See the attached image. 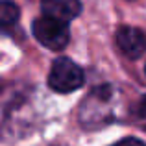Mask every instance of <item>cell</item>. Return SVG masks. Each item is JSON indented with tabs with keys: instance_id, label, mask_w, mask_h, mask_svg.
<instances>
[{
	"instance_id": "6da1fadb",
	"label": "cell",
	"mask_w": 146,
	"mask_h": 146,
	"mask_svg": "<svg viewBox=\"0 0 146 146\" xmlns=\"http://www.w3.org/2000/svg\"><path fill=\"white\" fill-rule=\"evenodd\" d=\"M83 82H85V74L74 61H70L68 57H57L54 61L48 76V85L52 91L67 94L80 89Z\"/></svg>"
},
{
	"instance_id": "7a4b0ae2",
	"label": "cell",
	"mask_w": 146,
	"mask_h": 146,
	"mask_svg": "<svg viewBox=\"0 0 146 146\" xmlns=\"http://www.w3.org/2000/svg\"><path fill=\"white\" fill-rule=\"evenodd\" d=\"M33 35L43 46L50 50H63L70 41V32H68V22H61L52 17H43L35 19L32 24Z\"/></svg>"
},
{
	"instance_id": "3957f363",
	"label": "cell",
	"mask_w": 146,
	"mask_h": 146,
	"mask_svg": "<svg viewBox=\"0 0 146 146\" xmlns=\"http://www.w3.org/2000/svg\"><path fill=\"white\" fill-rule=\"evenodd\" d=\"M117 44L126 57L137 59L146 52V35L139 28L124 24L117 30Z\"/></svg>"
},
{
	"instance_id": "277c9868",
	"label": "cell",
	"mask_w": 146,
	"mask_h": 146,
	"mask_svg": "<svg viewBox=\"0 0 146 146\" xmlns=\"http://www.w3.org/2000/svg\"><path fill=\"white\" fill-rule=\"evenodd\" d=\"M41 11L46 17L70 22L82 13V4L80 0H41Z\"/></svg>"
},
{
	"instance_id": "5b68a950",
	"label": "cell",
	"mask_w": 146,
	"mask_h": 146,
	"mask_svg": "<svg viewBox=\"0 0 146 146\" xmlns=\"http://www.w3.org/2000/svg\"><path fill=\"white\" fill-rule=\"evenodd\" d=\"M19 6L11 0H2L0 4V24L2 28H9L19 21Z\"/></svg>"
},
{
	"instance_id": "8992f818",
	"label": "cell",
	"mask_w": 146,
	"mask_h": 146,
	"mask_svg": "<svg viewBox=\"0 0 146 146\" xmlns=\"http://www.w3.org/2000/svg\"><path fill=\"white\" fill-rule=\"evenodd\" d=\"M135 117H137V122L143 129H146V94L141 98L139 106H137V111H135Z\"/></svg>"
},
{
	"instance_id": "52a82bcc",
	"label": "cell",
	"mask_w": 146,
	"mask_h": 146,
	"mask_svg": "<svg viewBox=\"0 0 146 146\" xmlns=\"http://www.w3.org/2000/svg\"><path fill=\"white\" fill-rule=\"evenodd\" d=\"M111 146H146V144L141 139H135V137H126V139L118 141V143H115Z\"/></svg>"
}]
</instances>
